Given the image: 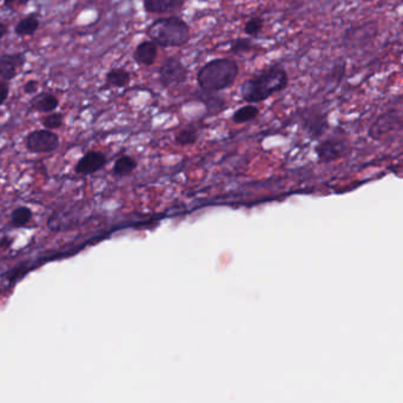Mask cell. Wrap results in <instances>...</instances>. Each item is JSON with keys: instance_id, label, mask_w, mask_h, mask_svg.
<instances>
[{"instance_id": "obj_8", "label": "cell", "mask_w": 403, "mask_h": 403, "mask_svg": "<svg viewBox=\"0 0 403 403\" xmlns=\"http://www.w3.org/2000/svg\"><path fill=\"white\" fill-rule=\"evenodd\" d=\"M106 163L108 157L102 151H88L77 161V164L74 166V173L81 176H91L105 168Z\"/></svg>"}, {"instance_id": "obj_4", "label": "cell", "mask_w": 403, "mask_h": 403, "mask_svg": "<svg viewBox=\"0 0 403 403\" xmlns=\"http://www.w3.org/2000/svg\"><path fill=\"white\" fill-rule=\"evenodd\" d=\"M24 145L31 154H51L61 145V139L54 131L47 129L33 130L25 136Z\"/></svg>"}, {"instance_id": "obj_11", "label": "cell", "mask_w": 403, "mask_h": 403, "mask_svg": "<svg viewBox=\"0 0 403 403\" xmlns=\"http://www.w3.org/2000/svg\"><path fill=\"white\" fill-rule=\"evenodd\" d=\"M158 56V45L152 40H143L139 42L134 51V61L139 65L149 66L154 65Z\"/></svg>"}, {"instance_id": "obj_6", "label": "cell", "mask_w": 403, "mask_h": 403, "mask_svg": "<svg viewBox=\"0 0 403 403\" xmlns=\"http://www.w3.org/2000/svg\"><path fill=\"white\" fill-rule=\"evenodd\" d=\"M349 143L345 139L338 137H331L319 143L316 146V154L319 161L324 163L338 161L340 158L345 157L348 154Z\"/></svg>"}, {"instance_id": "obj_16", "label": "cell", "mask_w": 403, "mask_h": 403, "mask_svg": "<svg viewBox=\"0 0 403 403\" xmlns=\"http://www.w3.org/2000/svg\"><path fill=\"white\" fill-rule=\"evenodd\" d=\"M32 219H33V212L31 207H25V205L13 209L10 215V223L13 228L26 227L27 224L31 223Z\"/></svg>"}, {"instance_id": "obj_27", "label": "cell", "mask_w": 403, "mask_h": 403, "mask_svg": "<svg viewBox=\"0 0 403 403\" xmlns=\"http://www.w3.org/2000/svg\"><path fill=\"white\" fill-rule=\"evenodd\" d=\"M8 33V26L6 24L0 22V39L5 38Z\"/></svg>"}, {"instance_id": "obj_19", "label": "cell", "mask_w": 403, "mask_h": 403, "mask_svg": "<svg viewBox=\"0 0 403 403\" xmlns=\"http://www.w3.org/2000/svg\"><path fill=\"white\" fill-rule=\"evenodd\" d=\"M198 139H200V134H198L196 127L193 125H188V127H183L182 130L178 131L175 142L181 146L195 145Z\"/></svg>"}, {"instance_id": "obj_22", "label": "cell", "mask_w": 403, "mask_h": 403, "mask_svg": "<svg viewBox=\"0 0 403 403\" xmlns=\"http://www.w3.org/2000/svg\"><path fill=\"white\" fill-rule=\"evenodd\" d=\"M40 122L44 129L51 131L57 130V129H61L64 124V115L62 112H51V113L44 115Z\"/></svg>"}, {"instance_id": "obj_15", "label": "cell", "mask_w": 403, "mask_h": 403, "mask_svg": "<svg viewBox=\"0 0 403 403\" xmlns=\"http://www.w3.org/2000/svg\"><path fill=\"white\" fill-rule=\"evenodd\" d=\"M197 98L205 105L210 113H219L227 106L226 100L217 93H207L200 90V93H197Z\"/></svg>"}, {"instance_id": "obj_5", "label": "cell", "mask_w": 403, "mask_h": 403, "mask_svg": "<svg viewBox=\"0 0 403 403\" xmlns=\"http://www.w3.org/2000/svg\"><path fill=\"white\" fill-rule=\"evenodd\" d=\"M159 81L164 88H176L188 81L189 70L180 58H166L158 69Z\"/></svg>"}, {"instance_id": "obj_24", "label": "cell", "mask_w": 403, "mask_h": 403, "mask_svg": "<svg viewBox=\"0 0 403 403\" xmlns=\"http://www.w3.org/2000/svg\"><path fill=\"white\" fill-rule=\"evenodd\" d=\"M10 95V84L8 81H0V106H3Z\"/></svg>"}, {"instance_id": "obj_18", "label": "cell", "mask_w": 403, "mask_h": 403, "mask_svg": "<svg viewBox=\"0 0 403 403\" xmlns=\"http://www.w3.org/2000/svg\"><path fill=\"white\" fill-rule=\"evenodd\" d=\"M260 116V109L253 104H248L242 108L238 109L231 117L232 122L236 124H246L253 122Z\"/></svg>"}, {"instance_id": "obj_20", "label": "cell", "mask_w": 403, "mask_h": 403, "mask_svg": "<svg viewBox=\"0 0 403 403\" xmlns=\"http://www.w3.org/2000/svg\"><path fill=\"white\" fill-rule=\"evenodd\" d=\"M258 44L251 40V38H237L232 40L230 44L231 54H243L251 52L253 50H258Z\"/></svg>"}, {"instance_id": "obj_23", "label": "cell", "mask_w": 403, "mask_h": 403, "mask_svg": "<svg viewBox=\"0 0 403 403\" xmlns=\"http://www.w3.org/2000/svg\"><path fill=\"white\" fill-rule=\"evenodd\" d=\"M31 0H4L3 4L8 10H17V8L26 6Z\"/></svg>"}, {"instance_id": "obj_14", "label": "cell", "mask_w": 403, "mask_h": 403, "mask_svg": "<svg viewBox=\"0 0 403 403\" xmlns=\"http://www.w3.org/2000/svg\"><path fill=\"white\" fill-rule=\"evenodd\" d=\"M131 73L123 68H115L105 74V88H122L130 84Z\"/></svg>"}, {"instance_id": "obj_7", "label": "cell", "mask_w": 403, "mask_h": 403, "mask_svg": "<svg viewBox=\"0 0 403 403\" xmlns=\"http://www.w3.org/2000/svg\"><path fill=\"white\" fill-rule=\"evenodd\" d=\"M26 64V54L24 52L4 54L0 56V81H13Z\"/></svg>"}, {"instance_id": "obj_3", "label": "cell", "mask_w": 403, "mask_h": 403, "mask_svg": "<svg viewBox=\"0 0 403 403\" xmlns=\"http://www.w3.org/2000/svg\"><path fill=\"white\" fill-rule=\"evenodd\" d=\"M146 35L163 49L184 47L191 37L189 24L181 17L158 18L146 27Z\"/></svg>"}, {"instance_id": "obj_2", "label": "cell", "mask_w": 403, "mask_h": 403, "mask_svg": "<svg viewBox=\"0 0 403 403\" xmlns=\"http://www.w3.org/2000/svg\"><path fill=\"white\" fill-rule=\"evenodd\" d=\"M239 68L232 58H216L205 63L197 72V84L207 93H219L229 88L237 79Z\"/></svg>"}, {"instance_id": "obj_17", "label": "cell", "mask_w": 403, "mask_h": 403, "mask_svg": "<svg viewBox=\"0 0 403 403\" xmlns=\"http://www.w3.org/2000/svg\"><path fill=\"white\" fill-rule=\"evenodd\" d=\"M137 168V161L134 157L124 155L115 161L113 168H112V173L116 177H125L129 176L134 173Z\"/></svg>"}, {"instance_id": "obj_21", "label": "cell", "mask_w": 403, "mask_h": 403, "mask_svg": "<svg viewBox=\"0 0 403 403\" xmlns=\"http://www.w3.org/2000/svg\"><path fill=\"white\" fill-rule=\"evenodd\" d=\"M264 29V19L261 16L251 17L244 25V33L249 38H258Z\"/></svg>"}, {"instance_id": "obj_25", "label": "cell", "mask_w": 403, "mask_h": 403, "mask_svg": "<svg viewBox=\"0 0 403 403\" xmlns=\"http://www.w3.org/2000/svg\"><path fill=\"white\" fill-rule=\"evenodd\" d=\"M38 81L31 79V81H27L26 83L24 84L23 90L24 93H26V95H35L37 91H38Z\"/></svg>"}, {"instance_id": "obj_26", "label": "cell", "mask_w": 403, "mask_h": 403, "mask_svg": "<svg viewBox=\"0 0 403 403\" xmlns=\"http://www.w3.org/2000/svg\"><path fill=\"white\" fill-rule=\"evenodd\" d=\"M12 243H13V239L10 237H4L0 239V248H4V249H8L10 246H12Z\"/></svg>"}, {"instance_id": "obj_12", "label": "cell", "mask_w": 403, "mask_h": 403, "mask_svg": "<svg viewBox=\"0 0 403 403\" xmlns=\"http://www.w3.org/2000/svg\"><path fill=\"white\" fill-rule=\"evenodd\" d=\"M61 104V100L56 95L51 93H40L35 95L33 98L29 103V108L32 111L39 112V113H51L57 110Z\"/></svg>"}, {"instance_id": "obj_9", "label": "cell", "mask_w": 403, "mask_h": 403, "mask_svg": "<svg viewBox=\"0 0 403 403\" xmlns=\"http://www.w3.org/2000/svg\"><path fill=\"white\" fill-rule=\"evenodd\" d=\"M187 0H143V8L151 15H164L181 12Z\"/></svg>"}, {"instance_id": "obj_1", "label": "cell", "mask_w": 403, "mask_h": 403, "mask_svg": "<svg viewBox=\"0 0 403 403\" xmlns=\"http://www.w3.org/2000/svg\"><path fill=\"white\" fill-rule=\"evenodd\" d=\"M288 85L289 76L285 68L280 64H273L243 81L239 93L246 103H262L285 91Z\"/></svg>"}, {"instance_id": "obj_13", "label": "cell", "mask_w": 403, "mask_h": 403, "mask_svg": "<svg viewBox=\"0 0 403 403\" xmlns=\"http://www.w3.org/2000/svg\"><path fill=\"white\" fill-rule=\"evenodd\" d=\"M40 27V19L37 13H31L24 17L16 24L15 26V33L17 37L24 38V37H32L37 33Z\"/></svg>"}, {"instance_id": "obj_10", "label": "cell", "mask_w": 403, "mask_h": 403, "mask_svg": "<svg viewBox=\"0 0 403 403\" xmlns=\"http://www.w3.org/2000/svg\"><path fill=\"white\" fill-rule=\"evenodd\" d=\"M402 129L403 118L396 113H387V115L381 116L377 119V122L372 125L370 130V136L372 139H380L384 134H390L394 130Z\"/></svg>"}]
</instances>
